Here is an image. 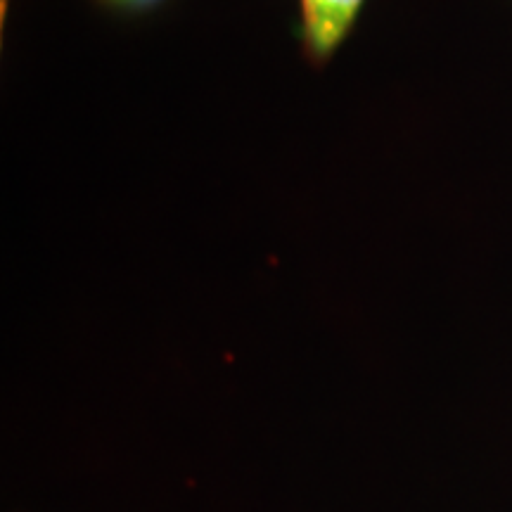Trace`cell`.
I'll use <instances>...</instances> for the list:
<instances>
[{"label":"cell","instance_id":"1","mask_svg":"<svg viewBox=\"0 0 512 512\" xmlns=\"http://www.w3.org/2000/svg\"><path fill=\"white\" fill-rule=\"evenodd\" d=\"M363 0H313L304 12L306 41L316 57H328L347 34Z\"/></svg>","mask_w":512,"mask_h":512},{"label":"cell","instance_id":"2","mask_svg":"<svg viewBox=\"0 0 512 512\" xmlns=\"http://www.w3.org/2000/svg\"><path fill=\"white\" fill-rule=\"evenodd\" d=\"M107 3L121 5V8H145V5H152L155 0H107Z\"/></svg>","mask_w":512,"mask_h":512},{"label":"cell","instance_id":"3","mask_svg":"<svg viewBox=\"0 0 512 512\" xmlns=\"http://www.w3.org/2000/svg\"><path fill=\"white\" fill-rule=\"evenodd\" d=\"M311 5H313V0H302V8H304V12H306V10H309V8H311Z\"/></svg>","mask_w":512,"mask_h":512}]
</instances>
